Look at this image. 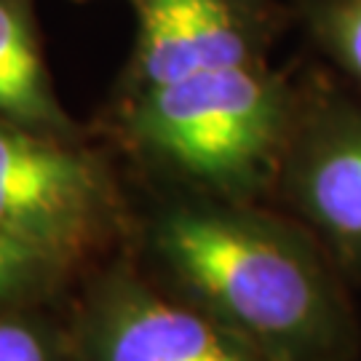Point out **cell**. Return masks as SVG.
<instances>
[{"mask_svg": "<svg viewBox=\"0 0 361 361\" xmlns=\"http://www.w3.org/2000/svg\"><path fill=\"white\" fill-rule=\"evenodd\" d=\"M276 185L335 257L361 271V104L305 86Z\"/></svg>", "mask_w": 361, "mask_h": 361, "instance_id": "5b68a950", "label": "cell"}, {"mask_svg": "<svg viewBox=\"0 0 361 361\" xmlns=\"http://www.w3.org/2000/svg\"><path fill=\"white\" fill-rule=\"evenodd\" d=\"M241 204L177 207L155 222L161 265L190 302L271 361H326L345 308L300 231Z\"/></svg>", "mask_w": 361, "mask_h": 361, "instance_id": "6da1fadb", "label": "cell"}, {"mask_svg": "<svg viewBox=\"0 0 361 361\" xmlns=\"http://www.w3.org/2000/svg\"><path fill=\"white\" fill-rule=\"evenodd\" d=\"M0 121L56 137H83L54 91L35 0H0Z\"/></svg>", "mask_w": 361, "mask_h": 361, "instance_id": "52a82bcc", "label": "cell"}, {"mask_svg": "<svg viewBox=\"0 0 361 361\" xmlns=\"http://www.w3.org/2000/svg\"><path fill=\"white\" fill-rule=\"evenodd\" d=\"M302 91L268 62L204 73L121 94L113 131L147 166L246 204L279 182Z\"/></svg>", "mask_w": 361, "mask_h": 361, "instance_id": "7a4b0ae2", "label": "cell"}, {"mask_svg": "<svg viewBox=\"0 0 361 361\" xmlns=\"http://www.w3.org/2000/svg\"><path fill=\"white\" fill-rule=\"evenodd\" d=\"M310 43L361 89V0H295Z\"/></svg>", "mask_w": 361, "mask_h": 361, "instance_id": "ba28073f", "label": "cell"}, {"mask_svg": "<svg viewBox=\"0 0 361 361\" xmlns=\"http://www.w3.org/2000/svg\"><path fill=\"white\" fill-rule=\"evenodd\" d=\"M118 188L83 137L0 121V233L73 268L110 238Z\"/></svg>", "mask_w": 361, "mask_h": 361, "instance_id": "3957f363", "label": "cell"}, {"mask_svg": "<svg viewBox=\"0 0 361 361\" xmlns=\"http://www.w3.org/2000/svg\"><path fill=\"white\" fill-rule=\"evenodd\" d=\"M0 361H65V353L49 326L0 310Z\"/></svg>", "mask_w": 361, "mask_h": 361, "instance_id": "30bf717a", "label": "cell"}, {"mask_svg": "<svg viewBox=\"0 0 361 361\" xmlns=\"http://www.w3.org/2000/svg\"><path fill=\"white\" fill-rule=\"evenodd\" d=\"M78 3H89V0H78Z\"/></svg>", "mask_w": 361, "mask_h": 361, "instance_id": "8fae6325", "label": "cell"}, {"mask_svg": "<svg viewBox=\"0 0 361 361\" xmlns=\"http://www.w3.org/2000/svg\"><path fill=\"white\" fill-rule=\"evenodd\" d=\"M134 51L121 94L268 62L286 25L279 0H129Z\"/></svg>", "mask_w": 361, "mask_h": 361, "instance_id": "277c9868", "label": "cell"}, {"mask_svg": "<svg viewBox=\"0 0 361 361\" xmlns=\"http://www.w3.org/2000/svg\"><path fill=\"white\" fill-rule=\"evenodd\" d=\"M80 361H271L193 302L116 279L91 305Z\"/></svg>", "mask_w": 361, "mask_h": 361, "instance_id": "8992f818", "label": "cell"}, {"mask_svg": "<svg viewBox=\"0 0 361 361\" xmlns=\"http://www.w3.org/2000/svg\"><path fill=\"white\" fill-rule=\"evenodd\" d=\"M67 271L49 255L0 233V310H13L46 295Z\"/></svg>", "mask_w": 361, "mask_h": 361, "instance_id": "9c48e42d", "label": "cell"}]
</instances>
